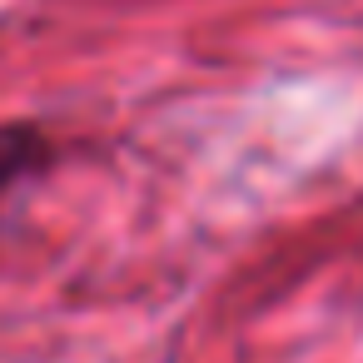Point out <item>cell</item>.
Segmentation results:
<instances>
[{"instance_id": "1", "label": "cell", "mask_w": 363, "mask_h": 363, "mask_svg": "<svg viewBox=\"0 0 363 363\" xmlns=\"http://www.w3.org/2000/svg\"><path fill=\"white\" fill-rule=\"evenodd\" d=\"M50 160H55V145L35 120H6L0 125V204L11 199L16 184L40 174Z\"/></svg>"}]
</instances>
